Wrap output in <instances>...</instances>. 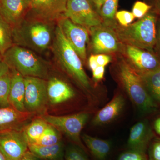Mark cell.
Returning <instances> with one entry per match:
<instances>
[{"label": "cell", "mask_w": 160, "mask_h": 160, "mask_svg": "<svg viewBox=\"0 0 160 160\" xmlns=\"http://www.w3.org/2000/svg\"><path fill=\"white\" fill-rule=\"evenodd\" d=\"M54 22L26 18L12 28L13 45L42 52L51 46L54 37Z\"/></svg>", "instance_id": "obj_1"}, {"label": "cell", "mask_w": 160, "mask_h": 160, "mask_svg": "<svg viewBox=\"0 0 160 160\" xmlns=\"http://www.w3.org/2000/svg\"><path fill=\"white\" fill-rule=\"evenodd\" d=\"M158 17L157 15L150 11L144 17L128 26H122L116 22L109 26L114 30L123 45L154 53Z\"/></svg>", "instance_id": "obj_2"}, {"label": "cell", "mask_w": 160, "mask_h": 160, "mask_svg": "<svg viewBox=\"0 0 160 160\" xmlns=\"http://www.w3.org/2000/svg\"><path fill=\"white\" fill-rule=\"evenodd\" d=\"M51 49L60 67L86 90L90 89V81L83 68L81 58L57 25Z\"/></svg>", "instance_id": "obj_3"}, {"label": "cell", "mask_w": 160, "mask_h": 160, "mask_svg": "<svg viewBox=\"0 0 160 160\" xmlns=\"http://www.w3.org/2000/svg\"><path fill=\"white\" fill-rule=\"evenodd\" d=\"M115 74L118 82L135 106L143 112H150L155 109L153 98L141 77L125 59L122 58L118 63Z\"/></svg>", "instance_id": "obj_4"}, {"label": "cell", "mask_w": 160, "mask_h": 160, "mask_svg": "<svg viewBox=\"0 0 160 160\" xmlns=\"http://www.w3.org/2000/svg\"><path fill=\"white\" fill-rule=\"evenodd\" d=\"M3 60L10 69H15L24 77H34L44 79L48 74V64L35 52L13 45L3 55Z\"/></svg>", "instance_id": "obj_5"}, {"label": "cell", "mask_w": 160, "mask_h": 160, "mask_svg": "<svg viewBox=\"0 0 160 160\" xmlns=\"http://www.w3.org/2000/svg\"><path fill=\"white\" fill-rule=\"evenodd\" d=\"M89 117L88 112H83L62 116L44 114L40 117L58 130L63 132L77 146L85 150L86 148L81 141L80 135Z\"/></svg>", "instance_id": "obj_6"}, {"label": "cell", "mask_w": 160, "mask_h": 160, "mask_svg": "<svg viewBox=\"0 0 160 160\" xmlns=\"http://www.w3.org/2000/svg\"><path fill=\"white\" fill-rule=\"evenodd\" d=\"M64 17L88 30L103 23L100 14L93 9L89 0H67Z\"/></svg>", "instance_id": "obj_7"}, {"label": "cell", "mask_w": 160, "mask_h": 160, "mask_svg": "<svg viewBox=\"0 0 160 160\" xmlns=\"http://www.w3.org/2000/svg\"><path fill=\"white\" fill-rule=\"evenodd\" d=\"M91 46L95 55L122 52L123 44L120 42L112 28L102 23L89 29Z\"/></svg>", "instance_id": "obj_8"}, {"label": "cell", "mask_w": 160, "mask_h": 160, "mask_svg": "<svg viewBox=\"0 0 160 160\" xmlns=\"http://www.w3.org/2000/svg\"><path fill=\"white\" fill-rule=\"evenodd\" d=\"M122 53L130 67L139 75L160 67V58L154 53L129 45H123Z\"/></svg>", "instance_id": "obj_9"}, {"label": "cell", "mask_w": 160, "mask_h": 160, "mask_svg": "<svg viewBox=\"0 0 160 160\" xmlns=\"http://www.w3.org/2000/svg\"><path fill=\"white\" fill-rule=\"evenodd\" d=\"M25 104L26 111L36 112L46 107L48 99L47 82L44 79L34 77H25Z\"/></svg>", "instance_id": "obj_10"}, {"label": "cell", "mask_w": 160, "mask_h": 160, "mask_svg": "<svg viewBox=\"0 0 160 160\" xmlns=\"http://www.w3.org/2000/svg\"><path fill=\"white\" fill-rule=\"evenodd\" d=\"M67 0H32L31 9L26 18L56 22L66 11Z\"/></svg>", "instance_id": "obj_11"}, {"label": "cell", "mask_w": 160, "mask_h": 160, "mask_svg": "<svg viewBox=\"0 0 160 160\" xmlns=\"http://www.w3.org/2000/svg\"><path fill=\"white\" fill-rule=\"evenodd\" d=\"M65 37L74 49L81 60L86 59V44L89 40V30L77 25L67 18H62L57 22Z\"/></svg>", "instance_id": "obj_12"}, {"label": "cell", "mask_w": 160, "mask_h": 160, "mask_svg": "<svg viewBox=\"0 0 160 160\" xmlns=\"http://www.w3.org/2000/svg\"><path fill=\"white\" fill-rule=\"evenodd\" d=\"M28 150L23 129L0 133V150L6 160H20Z\"/></svg>", "instance_id": "obj_13"}, {"label": "cell", "mask_w": 160, "mask_h": 160, "mask_svg": "<svg viewBox=\"0 0 160 160\" xmlns=\"http://www.w3.org/2000/svg\"><path fill=\"white\" fill-rule=\"evenodd\" d=\"M31 7L32 0H0V14L12 28L26 18Z\"/></svg>", "instance_id": "obj_14"}, {"label": "cell", "mask_w": 160, "mask_h": 160, "mask_svg": "<svg viewBox=\"0 0 160 160\" xmlns=\"http://www.w3.org/2000/svg\"><path fill=\"white\" fill-rule=\"evenodd\" d=\"M35 113L20 112L11 106L0 108V133L12 130H22Z\"/></svg>", "instance_id": "obj_15"}, {"label": "cell", "mask_w": 160, "mask_h": 160, "mask_svg": "<svg viewBox=\"0 0 160 160\" xmlns=\"http://www.w3.org/2000/svg\"><path fill=\"white\" fill-rule=\"evenodd\" d=\"M126 105L122 94L117 92L112 99L97 112L92 120L95 126H104L111 123L120 115Z\"/></svg>", "instance_id": "obj_16"}, {"label": "cell", "mask_w": 160, "mask_h": 160, "mask_svg": "<svg viewBox=\"0 0 160 160\" xmlns=\"http://www.w3.org/2000/svg\"><path fill=\"white\" fill-rule=\"evenodd\" d=\"M152 136L151 130L147 122H138L130 129L127 143L128 148L130 150L145 152Z\"/></svg>", "instance_id": "obj_17"}, {"label": "cell", "mask_w": 160, "mask_h": 160, "mask_svg": "<svg viewBox=\"0 0 160 160\" xmlns=\"http://www.w3.org/2000/svg\"><path fill=\"white\" fill-rule=\"evenodd\" d=\"M11 81L9 95L10 106L18 111L25 112V78L19 72L13 69H10Z\"/></svg>", "instance_id": "obj_18"}, {"label": "cell", "mask_w": 160, "mask_h": 160, "mask_svg": "<svg viewBox=\"0 0 160 160\" xmlns=\"http://www.w3.org/2000/svg\"><path fill=\"white\" fill-rule=\"evenodd\" d=\"M47 93L53 105L67 102L76 96L74 90L67 83L56 78H51L47 82Z\"/></svg>", "instance_id": "obj_19"}, {"label": "cell", "mask_w": 160, "mask_h": 160, "mask_svg": "<svg viewBox=\"0 0 160 160\" xmlns=\"http://www.w3.org/2000/svg\"><path fill=\"white\" fill-rule=\"evenodd\" d=\"M83 142L92 155L98 160H105L111 149V144L108 140L101 139L87 134L82 136Z\"/></svg>", "instance_id": "obj_20"}, {"label": "cell", "mask_w": 160, "mask_h": 160, "mask_svg": "<svg viewBox=\"0 0 160 160\" xmlns=\"http://www.w3.org/2000/svg\"><path fill=\"white\" fill-rule=\"evenodd\" d=\"M64 146L62 142L49 146L28 144V149L39 159L58 160L62 157Z\"/></svg>", "instance_id": "obj_21"}, {"label": "cell", "mask_w": 160, "mask_h": 160, "mask_svg": "<svg viewBox=\"0 0 160 160\" xmlns=\"http://www.w3.org/2000/svg\"><path fill=\"white\" fill-rule=\"evenodd\" d=\"M48 123L42 118L35 119L23 129L28 144H35L42 136Z\"/></svg>", "instance_id": "obj_22"}, {"label": "cell", "mask_w": 160, "mask_h": 160, "mask_svg": "<svg viewBox=\"0 0 160 160\" xmlns=\"http://www.w3.org/2000/svg\"><path fill=\"white\" fill-rule=\"evenodd\" d=\"M140 76L152 98L160 102V67L151 72Z\"/></svg>", "instance_id": "obj_23"}, {"label": "cell", "mask_w": 160, "mask_h": 160, "mask_svg": "<svg viewBox=\"0 0 160 160\" xmlns=\"http://www.w3.org/2000/svg\"><path fill=\"white\" fill-rule=\"evenodd\" d=\"M13 45L12 28L0 14V52L2 56Z\"/></svg>", "instance_id": "obj_24"}, {"label": "cell", "mask_w": 160, "mask_h": 160, "mask_svg": "<svg viewBox=\"0 0 160 160\" xmlns=\"http://www.w3.org/2000/svg\"><path fill=\"white\" fill-rule=\"evenodd\" d=\"M119 0H106L100 9L99 14L103 23L107 26L116 22L115 15L117 10Z\"/></svg>", "instance_id": "obj_25"}, {"label": "cell", "mask_w": 160, "mask_h": 160, "mask_svg": "<svg viewBox=\"0 0 160 160\" xmlns=\"http://www.w3.org/2000/svg\"><path fill=\"white\" fill-rule=\"evenodd\" d=\"M61 136L58 130L53 126L48 124L42 135L36 145L49 146L61 142Z\"/></svg>", "instance_id": "obj_26"}, {"label": "cell", "mask_w": 160, "mask_h": 160, "mask_svg": "<svg viewBox=\"0 0 160 160\" xmlns=\"http://www.w3.org/2000/svg\"><path fill=\"white\" fill-rule=\"evenodd\" d=\"M10 81V71L0 78V108L10 106L9 102Z\"/></svg>", "instance_id": "obj_27"}, {"label": "cell", "mask_w": 160, "mask_h": 160, "mask_svg": "<svg viewBox=\"0 0 160 160\" xmlns=\"http://www.w3.org/2000/svg\"><path fill=\"white\" fill-rule=\"evenodd\" d=\"M85 150L78 146H70L66 149L65 160H89Z\"/></svg>", "instance_id": "obj_28"}, {"label": "cell", "mask_w": 160, "mask_h": 160, "mask_svg": "<svg viewBox=\"0 0 160 160\" xmlns=\"http://www.w3.org/2000/svg\"><path fill=\"white\" fill-rule=\"evenodd\" d=\"M151 9L152 6L147 3L138 1L134 3L132 12L135 18L141 19L144 17Z\"/></svg>", "instance_id": "obj_29"}, {"label": "cell", "mask_w": 160, "mask_h": 160, "mask_svg": "<svg viewBox=\"0 0 160 160\" xmlns=\"http://www.w3.org/2000/svg\"><path fill=\"white\" fill-rule=\"evenodd\" d=\"M118 160H148V158L145 152L129 149L120 155Z\"/></svg>", "instance_id": "obj_30"}, {"label": "cell", "mask_w": 160, "mask_h": 160, "mask_svg": "<svg viewBox=\"0 0 160 160\" xmlns=\"http://www.w3.org/2000/svg\"><path fill=\"white\" fill-rule=\"evenodd\" d=\"M135 17L132 12L126 10L117 12L115 19L121 26H126L130 25L134 20Z\"/></svg>", "instance_id": "obj_31"}, {"label": "cell", "mask_w": 160, "mask_h": 160, "mask_svg": "<svg viewBox=\"0 0 160 160\" xmlns=\"http://www.w3.org/2000/svg\"><path fill=\"white\" fill-rule=\"evenodd\" d=\"M149 154V160H160V140L152 144Z\"/></svg>", "instance_id": "obj_32"}, {"label": "cell", "mask_w": 160, "mask_h": 160, "mask_svg": "<svg viewBox=\"0 0 160 160\" xmlns=\"http://www.w3.org/2000/svg\"><path fill=\"white\" fill-rule=\"evenodd\" d=\"M154 51V53L160 58V17L159 16L157 21L156 41Z\"/></svg>", "instance_id": "obj_33"}, {"label": "cell", "mask_w": 160, "mask_h": 160, "mask_svg": "<svg viewBox=\"0 0 160 160\" xmlns=\"http://www.w3.org/2000/svg\"><path fill=\"white\" fill-rule=\"evenodd\" d=\"M97 62L99 66L105 67L111 61V57L106 54H98L95 55Z\"/></svg>", "instance_id": "obj_34"}, {"label": "cell", "mask_w": 160, "mask_h": 160, "mask_svg": "<svg viewBox=\"0 0 160 160\" xmlns=\"http://www.w3.org/2000/svg\"><path fill=\"white\" fill-rule=\"evenodd\" d=\"M92 77L95 82H100L104 78L105 72V67L98 66L94 71L92 72Z\"/></svg>", "instance_id": "obj_35"}, {"label": "cell", "mask_w": 160, "mask_h": 160, "mask_svg": "<svg viewBox=\"0 0 160 160\" xmlns=\"http://www.w3.org/2000/svg\"><path fill=\"white\" fill-rule=\"evenodd\" d=\"M149 1L150 3L149 5L152 6L150 11L160 17V0H149Z\"/></svg>", "instance_id": "obj_36"}, {"label": "cell", "mask_w": 160, "mask_h": 160, "mask_svg": "<svg viewBox=\"0 0 160 160\" xmlns=\"http://www.w3.org/2000/svg\"><path fill=\"white\" fill-rule=\"evenodd\" d=\"M10 71L8 65L3 60L0 61V78Z\"/></svg>", "instance_id": "obj_37"}, {"label": "cell", "mask_w": 160, "mask_h": 160, "mask_svg": "<svg viewBox=\"0 0 160 160\" xmlns=\"http://www.w3.org/2000/svg\"><path fill=\"white\" fill-rule=\"evenodd\" d=\"M89 68L91 69L92 71H94L95 69L98 66L96 58L95 55L92 54L89 58Z\"/></svg>", "instance_id": "obj_38"}, {"label": "cell", "mask_w": 160, "mask_h": 160, "mask_svg": "<svg viewBox=\"0 0 160 160\" xmlns=\"http://www.w3.org/2000/svg\"><path fill=\"white\" fill-rule=\"evenodd\" d=\"M20 160H39V159L38 158L28 150Z\"/></svg>", "instance_id": "obj_39"}, {"label": "cell", "mask_w": 160, "mask_h": 160, "mask_svg": "<svg viewBox=\"0 0 160 160\" xmlns=\"http://www.w3.org/2000/svg\"><path fill=\"white\" fill-rule=\"evenodd\" d=\"M92 1L94 3L96 8H97L99 12L102 5H103V3L105 2L106 0H92Z\"/></svg>", "instance_id": "obj_40"}, {"label": "cell", "mask_w": 160, "mask_h": 160, "mask_svg": "<svg viewBox=\"0 0 160 160\" xmlns=\"http://www.w3.org/2000/svg\"><path fill=\"white\" fill-rule=\"evenodd\" d=\"M154 129L158 134L160 135V118H158L155 122Z\"/></svg>", "instance_id": "obj_41"}, {"label": "cell", "mask_w": 160, "mask_h": 160, "mask_svg": "<svg viewBox=\"0 0 160 160\" xmlns=\"http://www.w3.org/2000/svg\"><path fill=\"white\" fill-rule=\"evenodd\" d=\"M0 160H6V158L4 157V155L0 150Z\"/></svg>", "instance_id": "obj_42"}, {"label": "cell", "mask_w": 160, "mask_h": 160, "mask_svg": "<svg viewBox=\"0 0 160 160\" xmlns=\"http://www.w3.org/2000/svg\"><path fill=\"white\" fill-rule=\"evenodd\" d=\"M3 60V57L1 52H0V61H2Z\"/></svg>", "instance_id": "obj_43"}]
</instances>
